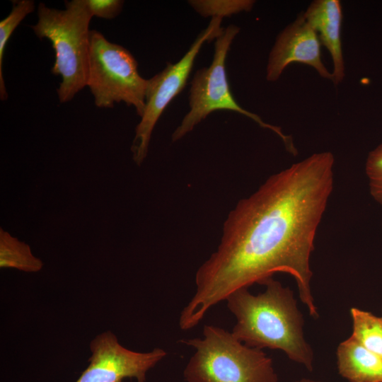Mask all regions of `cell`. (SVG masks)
<instances>
[{"label":"cell","mask_w":382,"mask_h":382,"mask_svg":"<svg viewBox=\"0 0 382 382\" xmlns=\"http://www.w3.org/2000/svg\"><path fill=\"white\" fill-rule=\"evenodd\" d=\"M42 260L35 257L30 246L0 228V267L14 268L26 272H39Z\"/></svg>","instance_id":"obj_12"},{"label":"cell","mask_w":382,"mask_h":382,"mask_svg":"<svg viewBox=\"0 0 382 382\" xmlns=\"http://www.w3.org/2000/svg\"><path fill=\"white\" fill-rule=\"evenodd\" d=\"M262 285L266 289L257 295L242 288L227 296V307L236 320L232 334L250 347L282 350L312 371L313 352L303 337L304 321L292 291L272 277Z\"/></svg>","instance_id":"obj_2"},{"label":"cell","mask_w":382,"mask_h":382,"mask_svg":"<svg viewBox=\"0 0 382 382\" xmlns=\"http://www.w3.org/2000/svg\"><path fill=\"white\" fill-rule=\"evenodd\" d=\"M64 6L57 9L40 3L37 22L30 26L37 37L52 43L55 61L51 72L62 76L57 90L62 103L71 100L86 86L93 17L85 0L65 1Z\"/></svg>","instance_id":"obj_3"},{"label":"cell","mask_w":382,"mask_h":382,"mask_svg":"<svg viewBox=\"0 0 382 382\" xmlns=\"http://www.w3.org/2000/svg\"><path fill=\"white\" fill-rule=\"evenodd\" d=\"M353 337L359 343L382 357V317L353 307L350 309Z\"/></svg>","instance_id":"obj_13"},{"label":"cell","mask_w":382,"mask_h":382,"mask_svg":"<svg viewBox=\"0 0 382 382\" xmlns=\"http://www.w3.org/2000/svg\"><path fill=\"white\" fill-rule=\"evenodd\" d=\"M303 15L331 55L333 63L332 81L337 86L342 81L345 75L341 42L342 12L340 1H314Z\"/></svg>","instance_id":"obj_10"},{"label":"cell","mask_w":382,"mask_h":382,"mask_svg":"<svg viewBox=\"0 0 382 382\" xmlns=\"http://www.w3.org/2000/svg\"><path fill=\"white\" fill-rule=\"evenodd\" d=\"M222 19L212 18L208 27L202 30L187 52L176 63L166 66L149 79L145 108L135 129L131 146L134 161L140 166L145 159L153 129L170 101L185 88L195 60L205 42L221 35Z\"/></svg>","instance_id":"obj_7"},{"label":"cell","mask_w":382,"mask_h":382,"mask_svg":"<svg viewBox=\"0 0 382 382\" xmlns=\"http://www.w3.org/2000/svg\"><path fill=\"white\" fill-rule=\"evenodd\" d=\"M149 79L139 73L138 64L124 47L110 42L99 31L91 30L86 86L98 108L124 102L143 115Z\"/></svg>","instance_id":"obj_6"},{"label":"cell","mask_w":382,"mask_h":382,"mask_svg":"<svg viewBox=\"0 0 382 382\" xmlns=\"http://www.w3.org/2000/svg\"><path fill=\"white\" fill-rule=\"evenodd\" d=\"M195 349L183 371L185 382H277L272 359L232 332L206 325L203 337L180 341Z\"/></svg>","instance_id":"obj_4"},{"label":"cell","mask_w":382,"mask_h":382,"mask_svg":"<svg viewBox=\"0 0 382 382\" xmlns=\"http://www.w3.org/2000/svg\"><path fill=\"white\" fill-rule=\"evenodd\" d=\"M90 349L89 365L75 382H122L127 378L146 382L148 371L167 354L161 348L148 352L128 349L111 331L98 335Z\"/></svg>","instance_id":"obj_8"},{"label":"cell","mask_w":382,"mask_h":382,"mask_svg":"<svg viewBox=\"0 0 382 382\" xmlns=\"http://www.w3.org/2000/svg\"><path fill=\"white\" fill-rule=\"evenodd\" d=\"M334 164L331 152L314 154L271 175L238 202L216 250L196 272V291L180 314L181 330L197 325L234 291L262 284L276 272L294 278L301 301L318 318L310 258L333 190Z\"/></svg>","instance_id":"obj_1"},{"label":"cell","mask_w":382,"mask_h":382,"mask_svg":"<svg viewBox=\"0 0 382 382\" xmlns=\"http://www.w3.org/2000/svg\"><path fill=\"white\" fill-rule=\"evenodd\" d=\"M188 4L203 17L223 18L243 11H250L253 0H191Z\"/></svg>","instance_id":"obj_15"},{"label":"cell","mask_w":382,"mask_h":382,"mask_svg":"<svg viewBox=\"0 0 382 382\" xmlns=\"http://www.w3.org/2000/svg\"><path fill=\"white\" fill-rule=\"evenodd\" d=\"M294 382H323V381H315V380H312V379H309V378H302L301 380L296 381Z\"/></svg>","instance_id":"obj_18"},{"label":"cell","mask_w":382,"mask_h":382,"mask_svg":"<svg viewBox=\"0 0 382 382\" xmlns=\"http://www.w3.org/2000/svg\"><path fill=\"white\" fill-rule=\"evenodd\" d=\"M91 16L104 19H113L122 11L124 1L121 0H85Z\"/></svg>","instance_id":"obj_17"},{"label":"cell","mask_w":382,"mask_h":382,"mask_svg":"<svg viewBox=\"0 0 382 382\" xmlns=\"http://www.w3.org/2000/svg\"><path fill=\"white\" fill-rule=\"evenodd\" d=\"M365 172L370 195L382 207V143L369 153Z\"/></svg>","instance_id":"obj_16"},{"label":"cell","mask_w":382,"mask_h":382,"mask_svg":"<svg viewBox=\"0 0 382 382\" xmlns=\"http://www.w3.org/2000/svg\"><path fill=\"white\" fill-rule=\"evenodd\" d=\"M292 62L311 66L320 76L332 79V74L322 62L318 36L306 22L303 13L277 37L268 58L267 80L271 82L277 81Z\"/></svg>","instance_id":"obj_9"},{"label":"cell","mask_w":382,"mask_h":382,"mask_svg":"<svg viewBox=\"0 0 382 382\" xmlns=\"http://www.w3.org/2000/svg\"><path fill=\"white\" fill-rule=\"evenodd\" d=\"M13 7L9 14L0 21V98L6 100L8 93L3 76V60L6 44L17 26L35 9L33 0L13 1Z\"/></svg>","instance_id":"obj_14"},{"label":"cell","mask_w":382,"mask_h":382,"mask_svg":"<svg viewBox=\"0 0 382 382\" xmlns=\"http://www.w3.org/2000/svg\"><path fill=\"white\" fill-rule=\"evenodd\" d=\"M336 354L338 373L349 382H382V357L353 337L340 343Z\"/></svg>","instance_id":"obj_11"},{"label":"cell","mask_w":382,"mask_h":382,"mask_svg":"<svg viewBox=\"0 0 382 382\" xmlns=\"http://www.w3.org/2000/svg\"><path fill=\"white\" fill-rule=\"evenodd\" d=\"M240 28L229 25L215 40L213 59L210 65L196 71L189 94V111L172 134L173 141L181 139L210 113L216 110L233 111L254 120L261 127L277 134L287 151L296 156L298 151L291 136L285 135L278 127L265 122L256 114L243 108L232 95L227 79L226 60L231 45Z\"/></svg>","instance_id":"obj_5"}]
</instances>
